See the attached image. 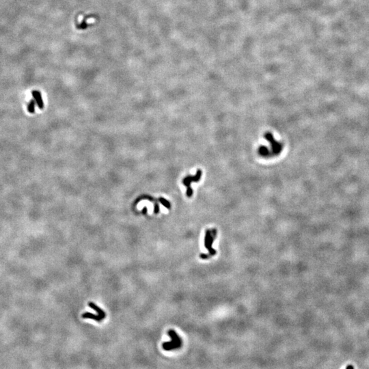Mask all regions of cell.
I'll return each mask as SVG.
<instances>
[{
    "instance_id": "cell-9",
    "label": "cell",
    "mask_w": 369,
    "mask_h": 369,
    "mask_svg": "<svg viewBox=\"0 0 369 369\" xmlns=\"http://www.w3.org/2000/svg\"><path fill=\"white\" fill-rule=\"evenodd\" d=\"M259 153L262 156H267L269 155V151L265 146H261L259 148Z\"/></svg>"
},
{
    "instance_id": "cell-8",
    "label": "cell",
    "mask_w": 369,
    "mask_h": 369,
    "mask_svg": "<svg viewBox=\"0 0 369 369\" xmlns=\"http://www.w3.org/2000/svg\"><path fill=\"white\" fill-rule=\"evenodd\" d=\"M35 104H36V101L35 100H31L30 101L29 104H28L27 106V110L29 111V112L31 113H33L35 112Z\"/></svg>"
},
{
    "instance_id": "cell-14",
    "label": "cell",
    "mask_w": 369,
    "mask_h": 369,
    "mask_svg": "<svg viewBox=\"0 0 369 369\" xmlns=\"http://www.w3.org/2000/svg\"><path fill=\"white\" fill-rule=\"evenodd\" d=\"M347 368H353V366H347Z\"/></svg>"
},
{
    "instance_id": "cell-7",
    "label": "cell",
    "mask_w": 369,
    "mask_h": 369,
    "mask_svg": "<svg viewBox=\"0 0 369 369\" xmlns=\"http://www.w3.org/2000/svg\"><path fill=\"white\" fill-rule=\"evenodd\" d=\"M88 306L92 308L93 310H94L96 312H97V313L99 316H101V317H103V319L105 317L106 314L105 312H104L102 309L100 308L99 306H96L95 304H94L93 302H89L88 303Z\"/></svg>"
},
{
    "instance_id": "cell-10",
    "label": "cell",
    "mask_w": 369,
    "mask_h": 369,
    "mask_svg": "<svg viewBox=\"0 0 369 369\" xmlns=\"http://www.w3.org/2000/svg\"><path fill=\"white\" fill-rule=\"evenodd\" d=\"M159 202L162 203V204L165 207H166L167 209H170V207H171V205H170V203L169 201H167V200H165V198H160L159 199Z\"/></svg>"
},
{
    "instance_id": "cell-3",
    "label": "cell",
    "mask_w": 369,
    "mask_h": 369,
    "mask_svg": "<svg viewBox=\"0 0 369 369\" xmlns=\"http://www.w3.org/2000/svg\"><path fill=\"white\" fill-rule=\"evenodd\" d=\"M216 230H207L206 231V235L205 239V245L209 251V255H214L216 251L212 248L213 242L216 236Z\"/></svg>"
},
{
    "instance_id": "cell-4",
    "label": "cell",
    "mask_w": 369,
    "mask_h": 369,
    "mask_svg": "<svg viewBox=\"0 0 369 369\" xmlns=\"http://www.w3.org/2000/svg\"><path fill=\"white\" fill-rule=\"evenodd\" d=\"M265 138L267 139V141L270 142L272 148V153L274 155H278L280 154L282 150V144L279 143L277 142L275 139L273 138V135L270 133H267L265 134Z\"/></svg>"
},
{
    "instance_id": "cell-13",
    "label": "cell",
    "mask_w": 369,
    "mask_h": 369,
    "mask_svg": "<svg viewBox=\"0 0 369 369\" xmlns=\"http://www.w3.org/2000/svg\"><path fill=\"white\" fill-rule=\"evenodd\" d=\"M146 213H147V209H146V207H144L142 209V213L143 214H146Z\"/></svg>"
},
{
    "instance_id": "cell-6",
    "label": "cell",
    "mask_w": 369,
    "mask_h": 369,
    "mask_svg": "<svg viewBox=\"0 0 369 369\" xmlns=\"http://www.w3.org/2000/svg\"><path fill=\"white\" fill-rule=\"evenodd\" d=\"M82 318H84V319H94V321H98V322H101V321L103 319V318L101 317V316H99V314H98V315H96V314H92L90 313H84V314H82Z\"/></svg>"
},
{
    "instance_id": "cell-5",
    "label": "cell",
    "mask_w": 369,
    "mask_h": 369,
    "mask_svg": "<svg viewBox=\"0 0 369 369\" xmlns=\"http://www.w3.org/2000/svg\"><path fill=\"white\" fill-rule=\"evenodd\" d=\"M32 95L33 96H34V100L35 101H36L38 106H39V107L42 110V109L44 107V103H43V101H42V98L41 92L37 90H34L32 92Z\"/></svg>"
},
{
    "instance_id": "cell-11",
    "label": "cell",
    "mask_w": 369,
    "mask_h": 369,
    "mask_svg": "<svg viewBox=\"0 0 369 369\" xmlns=\"http://www.w3.org/2000/svg\"><path fill=\"white\" fill-rule=\"evenodd\" d=\"M87 24L86 23V19H84L81 24H79V25H77V28L80 30H84V29H86V28H87Z\"/></svg>"
},
{
    "instance_id": "cell-1",
    "label": "cell",
    "mask_w": 369,
    "mask_h": 369,
    "mask_svg": "<svg viewBox=\"0 0 369 369\" xmlns=\"http://www.w3.org/2000/svg\"><path fill=\"white\" fill-rule=\"evenodd\" d=\"M168 334L171 338V340L170 342H164L162 345L163 349L165 351H170V350L180 348L181 347L182 341L178 334L172 330L168 331Z\"/></svg>"
},
{
    "instance_id": "cell-12",
    "label": "cell",
    "mask_w": 369,
    "mask_h": 369,
    "mask_svg": "<svg viewBox=\"0 0 369 369\" xmlns=\"http://www.w3.org/2000/svg\"><path fill=\"white\" fill-rule=\"evenodd\" d=\"M159 211V206L158 205V203L155 202V209H154V213H155V214H157L158 213Z\"/></svg>"
},
{
    "instance_id": "cell-2",
    "label": "cell",
    "mask_w": 369,
    "mask_h": 369,
    "mask_svg": "<svg viewBox=\"0 0 369 369\" xmlns=\"http://www.w3.org/2000/svg\"><path fill=\"white\" fill-rule=\"evenodd\" d=\"M202 176V171L200 170H198L195 176H187L183 180V183L187 187V196L188 197H191L193 194V190L191 187V182H198L201 179Z\"/></svg>"
}]
</instances>
